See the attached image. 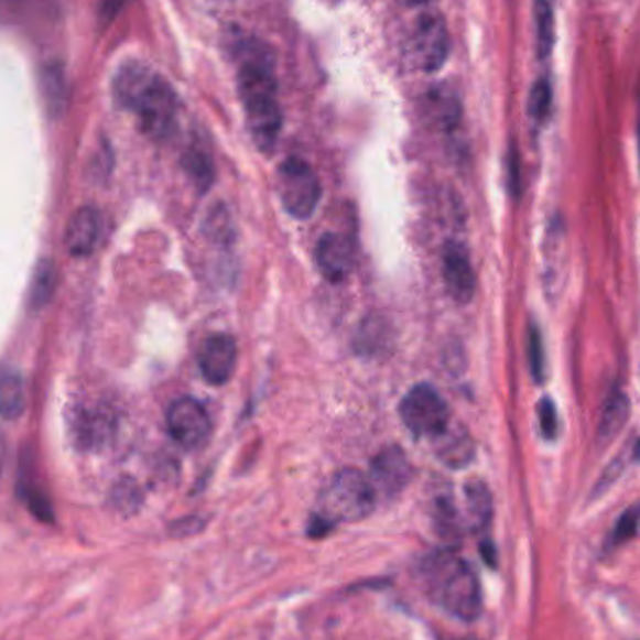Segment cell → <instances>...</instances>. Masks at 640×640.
Masks as SVG:
<instances>
[{
    "label": "cell",
    "instance_id": "obj_13",
    "mask_svg": "<svg viewBox=\"0 0 640 640\" xmlns=\"http://www.w3.org/2000/svg\"><path fill=\"white\" fill-rule=\"evenodd\" d=\"M100 211L94 210L90 206L75 211L69 219L68 230H66V246H68L69 253L75 257L93 256L100 243Z\"/></svg>",
    "mask_w": 640,
    "mask_h": 640
},
{
    "label": "cell",
    "instance_id": "obj_1",
    "mask_svg": "<svg viewBox=\"0 0 640 640\" xmlns=\"http://www.w3.org/2000/svg\"><path fill=\"white\" fill-rule=\"evenodd\" d=\"M112 88L120 106L138 117L149 138L163 141L173 133L178 98L162 75L144 64H126L115 77Z\"/></svg>",
    "mask_w": 640,
    "mask_h": 640
},
{
    "label": "cell",
    "instance_id": "obj_17",
    "mask_svg": "<svg viewBox=\"0 0 640 640\" xmlns=\"http://www.w3.org/2000/svg\"><path fill=\"white\" fill-rule=\"evenodd\" d=\"M629 420V399L626 393L612 392L604 403L599 422H597V438L609 442L615 438Z\"/></svg>",
    "mask_w": 640,
    "mask_h": 640
},
{
    "label": "cell",
    "instance_id": "obj_22",
    "mask_svg": "<svg viewBox=\"0 0 640 640\" xmlns=\"http://www.w3.org/2000/svg\"><path fill=\"white\" fill-rule=\"evenodd\" d=\"M56 281H58V275H56L55 264L51 261L40 262L36 274H34V281H32V307H44V305H47V302L55 294Z\"/></svg>",
    "mask_w": 640,
    "mask_h": 640
},
{
    "label": "cell",
    "instance_id": "obj_20",
    "mask_svg": "<svg viewBox=\"0 0 640 640\" xmlns=\"http://www.w3.org/2000/svg\"><path fill=\"white\" fill-rule=\"evenodd\" d=\"M182 163H184L187 176L192 178L195 187H197L200 193L208 192L216 174H214V163H211L210 156L206 154L205 150H187Z\"/></svg>",
    "mask_w": 640,
    "mask_h": 640
},
{
    "label": "cell",
    "instance_id": "obj_14",
    "mask_svg": "<svg viewBox=\"0 0 640 640\" xmlns=\"http://www.w3.org/2000/svg\"><path fill=\"white\" fill-rule=\"evenodd\" d=\"M438 459L452 468L467 467L474 459V442L463 427H449L435 438Z\"/></svg>",
    "mask_w": 640,
    "mask_h": 640
},
{
    "label": "cell",
    "instance_id": "obj_26",
    "mask_svg": "<svg viewBox=\"0 0 640 640\" xmlns=\"http://www.w3.org/2000/svg\"><path fill=\"white\" fill-rule=\"evenodd\" d=\"M551 104H553L551 85H549L547 79H540L532 88V94H530V117L535 122H543V120L547 119L549 112H551Z\"/></svg>",
    "mask_w": 640,
    "mask_h": 640
},
{
    "label": "cell",
    "instance_id": "obj_7",
    "mask_svg": "<svg viewBox=\"0 0 640 640\" xmlns=\"http://www.w3.org/2000/svg\"><path fill=\"white\" fill-rule=\"evenodd\" d=\"M167 430L182 448L199 449L210 441L211 420L199 401L181 398L169 406Z\"/></svg>",
    "mask_w": 640,
    "mask_h": 640
},
{
    "label": "cell",
    "instance_id": "obj_34",
    "mask_svg": "<svg viewBox=\"0 0 640 640\" xmlns=\"http://www.w3.org/2000/svg\"><path fill=\"white\" fill-rule=\"evenodd\" d=\"M2 467H4V448L0 444V474H2Z\"/></svg>",
    "mask_w": 640,
    "mask_h": 640
},
{
    "label": "cell",
    "instance_id": "obj_27",
    "mask_svg": "<svg viewBox=\"0 0 640 640\" xmlns=\"http://www.w3.org/2000/svg\"><path fill=\"white\" fill-rule=\"evenodd\" d=\"M529 360L530 371L534 375L535 382L545 379V348L541 339L540 329L532 326L529 334Z\"/></svg>",
    "mask_w": 640,
    "mask_h": 640
},
{
    "label": "cell",
    "instance_id": "obj_18",
    "mask_svg": "<svg viewBox=\"0 0 640 640\" xmlns=\"http://www.w3.org/2000/svg\"><path fill=\"white\" fill-rule=\"evenodd\" d=\"M427 117L441 130H454L459 124L460 106L457 96L446 88H435L427 96Z\"/></svg>",
    "mask_w": 640,
    "mask_h": 640
},
{
    "label": "cell",
    "instance_id": "obj_4",
    "mask_svg": "<svg viewBox=\"0 0 640 640\" xmlns=\"http://www.w3.org/2000/svg\"><path fill=\"white\" fill-rule=\"evenodd\" d=\"M377 506V491L371 479L360 470L345 468L329 481L321 497V513L329 522H356L371 516Z\"/></svg>",
    "mask_w": 640,
    "mask_h": 640
},
{
    "label": "cell",
    "instance_id": "obj_9",
    "mask_svg": "<svg viewBox=\"0 0 640 640\" xmlns=\"http://www.w3.org/2000/svg\"><path fill=\"white\" fill-rule=\"evenodd\" d=\"M442 274L449 296L457 304L473 302L476 294V274L467 248L459 242H448L442 253Z\"/></svg>",
    "mask_w": 640,
    "mask_h": 640
},
{
    "label": "cell",
    "instance_id": "obj_10",
    "mask_svg": "<svg viewBox=\"0 0 640 640\" xmlns=\"http://www.w3.org/2000/svg\"><path fill=\"white\" fill-rule=\"evenodd\" d=\"M237 356L235 337L229 334H214L208 337L199 352L200 373L206 382L214 386L227 384L235 373Z\"/></svg>",
    "mask_w": 640,
    "mask_h": 640
},
{
    "label": "cell",
    "instance_id": "obj_15",
    "mask_svg": "<svg viewBox=\"0 0 640 640\" xmlns=\"http://www.w3.org/2000/svg\"><path fill=\"white\" fill-rule=\"evenodd\" d=\"M29 403V393L23 377L18 371H0V417L18 420L23 416Z\"/></svg>",
    "mask_w": 640,
    "mask_h": 640
},
{
    "label": "cell",
    "instance_id": "obj_19",
    "mask_svg": "<svg viewBox=\"0 0 640 640\" xmlns=\"http://www.w3.org/2000/svg\"><path fill=\"white\" fill-rule=\"evenodd\" d=\"M42 87H44L45 104H47L51 115H55V117L63 115L66 101H68V88H66L61 66L53 64V66L45 68Z\"/></svg>",
    "mask_w": 640,
    "mask_h": 640
},
{
    "label": "cell",
    "instance_id": "obj_8",
    "mask_svg": "<svg viewBox=\"0 0 640 640\" xmlns=\"http://www.w3.org/2000/svg\"><path fill=\"white\" fill-rule=\"evenodd\" d=\"M412 44L417 63L425 72L441 69L449 55V32L444 18L438 13H425L417 19Z\"/></svg>",
    "mask_w": 640,
    "mask_h": 640
},
{
    "label": "cell",
    "instance_id": "obj_25",
    "mask_svg": "<svg viewBox=\"0 0 640 640\" xmlns=\"http://www.w3.org/2000/svg\"><path fill=\"white\" fill-rule=\"evenodd\" d=\"M640 527V506H633L629 510L623 511L622 517L616 521L615 530L610 534V545L618 547L626 541L633 540Z\"/></svg>",
    "mask_w": 640,
    "mask_h": 640
},
{
    "label": "cell",
    "instance_id": "obj_33",
    "mask_svg": "<svg viewBox=\"0 0 640 640\" xmlns=\"http://www.w3.org/2000/svg\"><path fill=\"white\" fill-rule=\"evenodd\" d=\"M401 4L409 8H420L425 7V4H430L431 0H399Z\"/></svg>",
    "mask_w": 640,
    "mask_h": 640
},
{
    "label": "cell",
    "instance_id": "obj_3",
    "mask_svg": "<svg viewBox=\"0 0 640 640\" xmlns=\"http://www.w3.org/2000/svg\"><path fill=\"white\" fill-rule=\"evenodd\" d=\"M423 583L442 609L459 618L463 622H473L481 612V586L473 567L455 553H435L423 562Z\"/></svg>",
    "mask_w": 640,
    "mask_h": 640
},
{
    "label": "cell",
    "instance_id": "obj_31",
    "mask_svg": "<svg viewBox=\"0 0 640 640\" xmlns=\"http://www.w3.org/2000/svg\"><path fill=\"white\" fill-rule=\"evenodd\" d=\"M229 230V219H227V214H218V216L214 214L210 218V224L206 227V232L216 238V240H219V238H225V240H227V238L230 237Z\"/></svg>",
    "mask_w": 640,
    "mask_h": 640
},
{
    "label": "cell",
    "instance_id": "obj_35",
    "mask_svg": "<svg viewBox=\"0 0 640 640\" xmlns=\"http://www.w3.org/2000/svg\"><path fill=\"white\" fill-rule=\"evenodd\" d=\"M459 640H478V639H474V637H465V639H459Z\"/></svg>",
    "mask_w": 640,
    "mask_h": 640
},
{
    "label": "cell",
    "instance_id": "obj_21",
    "mask_svg": "<svg viewBox=\"0 0 640 640\" xmlns=\"http://www.w3.org/2000/svg\"><path fill=\"white\" fill-rule=\"evenodd\" d=\"M435 527L442 540L448 541L449 545L459 543L460 522L457 510L449 498H438L435 506Z\"/></svg>",
    "mask_w": 640,
    "mask_h": 640
},
{
    "label": "cell",
    "instance_id": "obj_32",
    "mask_svg": "<svg viewBox=\"0 0 640 640\" xmlns=\"http://www.w3.org/2000/svg\"><path fill=\"white\" fill-rule=\"evenodd\" d=\"M481 553H484V560L489 566H497V553H495L492 543L485 541L484 545H481Z\"/></svg>",
    "mask_w": 640,
    "mask_h": 640
},
{
    "label": "cell",
    "instance_id": "obj_24",
    "mask_svg": "<svg viewBox=\"0 0 640 640\" xmlns=\"http://www.w3.org/2000/svg\"><path fill=\"white\" fill-rule=\"evenodd\" d=\"M112 416L111 412L106 409L88 414L85 420V441L94 446H101L104 442L109 441L112 435Z\"/></svg>",
    "mask_w": 640,
    "mask_h": 640
},
{
    "label": "cell",
    "instance_id": "obj_16",
    "mask_svg": "<svg viewBox=\"0 0 640 640\" xmlns=\"http://www.w3.org/2000/svg\"><path fill=\"white\" fill-rule=\"evenodd\" d=\"M468 527L473 532H484L491 524L492 495L481 479H473L465 487Z\"/></svg>",
    "mask_w": 640,
    "mask_h": 640
},
{
    "label": "cell",
    "instance_id": "obj_2",
    "mask_svg": "<svg viewBox=\"0 0 640 640\" xmlns=\"http://www.w3.org/2000/svg\"><path fill=\"white\" fill-rule=\"evenodd\" d=\"M238 90L253 143L262 152H270L280 139L283 124L272 55L253 53L240 58Z\"/></svg>",
    "mask_w": 640,
    "mask_h": 640
},
{
    "label": "cell",
    "instance_id": "obj_5",
    "mask_svg": "<svg viewBox=\"0 0 640 640\" xmlns=\"http://www.w3.org/2000/svg\"><path fill=\"white\" fill-rule=\"evenodd\" d=\"M278 193L285 210L293 218L310 219L317 210L323 187L307 163L291 158L278 171Z\"/></svg>",
    "mask_w": 640,
    "mask_h": 640
},
{
    "label": "cell",
    "instance_id": "obj_11",
    "mask_svg": "<svg viewBox=\"0 0 640 640\" xmlns=\"http://www.w3.org/2000/svg\"><path fill=\"white\" fill-rule=\"evenodd\" d=\"M411 463L403 449L398 446L382 449L371 465L375 491L382 492L386 497H395L411 481Z\"/></svg>",
    "mask_w": 640,
    "mask_h": 640
},
{
    "label": "cell",
    "instance_id": "obj_29",
    "mask_svg": "<svg viewBox=\"0 0 640 640\" xmlns=\"http://www.w3.org/2000/svg\"><path fill=\"white\" fill-rule=\"evenodd\" d=\"M388 336H384V324L380 321H367L360 334V348L367 355H377Z\"/></svg>",
    "mask_w": 640,
    "mask_h": 640
},
{
    "label": "cell",
    "instance_id": "obj_30",
    "mask_svg": "<svg viewBox=\"0 0 640 640\" xmlns=\"http://www.w3.org/2000/svg\"><path fill=\"white\" fill-rule=\"evenodd\" d=\"M115 502L120 510L133 511L138 510L139 502H141V495H139L138 485L133 481H122L115 491Z\"/></svg>",
    "mask_w": 640,
    "mask_h": 640
},
{
    "label": "cell",
    "instance_id": "obj_28",
    "mask_svg": "<svg viewBox=\"0 0 640 640\" xmlns=\"http://www.w3.org/2000/svg\"><path fill=\"white\" fill-rule=\"evenodd\" d=\"M538 420H540L541 435L547 441H554L558 436V412L553 401L549 398L541 399L538 403Z\"/></svg>",
    "mask_w": 640,
    "mask_h": 640
},
{
    "label": "cell",
    "instance_id": "obj_23",
    "mask_svg": "<svg viewBox=\"0 0 640 640\" xmlns=\"http://www.w3.org/2000/svg\"><path fill=\"white\" fill-rule=\"evenodd\" d=\"M535 37H538V53L541 58L551 53L554 42L553 8L549 0H535Z\"/></svg>",
    "mask_w": 640,
    "mask_h": 640
},
{
    "label": "cell",
    "instance_id": "obj_6",
    "mask_svg": "<svg viewBox=\"0 0 640 640\" xmlns=\"http://www.w3.org/2000/svg\"><path fill=\"white\" fill-rule=\"evenodd\" d=\"M399 412L406 430L411 431L412 435L436 438L448 430V404L433 386H414L401 401Z\"/></svg>",
    "mask_w": 640,
    "mask_h": 640
},
{
    "label": "cell",
    "instance_id": "obj_12",
    "mask_svg": "<svg viewBox=\"0 0 640 640\" xmlns=\"http://www.w3.org/2000/svg\"><path fill=\"white\" fill-rule=\"evenodd\" d=\"M317 264L326 280L341 283L355 270V248L347 237L328 232L317 243Z\"/></svg>",
    "mask_w": 640,
    "mask_h": 640
}]
</instances>
